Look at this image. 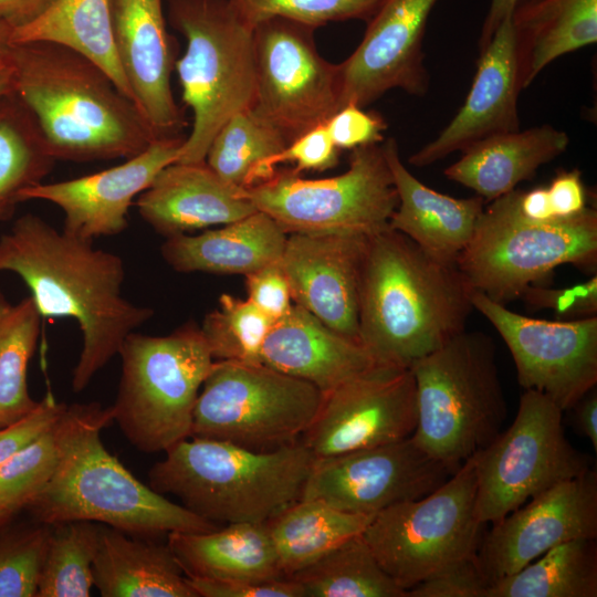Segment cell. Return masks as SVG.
I'll list each match as a JSON object with an SVG mask.
<instances>
[{
    "label": "cell",
    "instance_id": "1",
    "mask_svg": "<svg viewBox=\"0 0 597 597\" xmlns=\"http://www.w3.org/2000/svg\"><path fill=\"white\" fill-rule=\"evenodd\" d=\"M0 272L24 281L42 317L76 321L82 349L72 373L74 392L84 390L118 355L125 338L154 315L153 308L124 296L119 255L33 213L19 217L0 237Z\"/></svg>",
    "mask_w": 597,
    "mask_h": 597
},
{
    "label": "cell",
    "instance_id": "2",
    "mask_svg": "<svg viewBox=\"0 0 597 597\" xmlns=\"http://www.w3.org/2000/svg\"><path fill=\"white\" fill-rule=\"evenodd\" d=\"M473 289L389 227L368 235L358 300L359 343L381 364L410 368L465 329Z\"/></svg>",
    "mask_w": 597,
    "mask_h": 597
},
{
    "label": "cell",
    "instance_id": "3",
    "mask_svg": "<svg viewBox=\"0 0 597 597\" xmlns=\"http://www.w3.org/2000/svg\"><path fill=\"white\" fill-rule=\"evenodd\" d=\"M113 422L111 406L66 405L54 428V473L24 509L36 522L91 521L145 538L220 526L171 502L125 468L102 440L103 429Z\"/></svg>",
    "mask_w": 597,
    "mask_h": 597
},
{
    "label": "cell",
    "instance_id": "4",
    "mask_svg": "<svg viewBox=\"0 0 597 597\" xmlns=\"http://www.w3.org/2000/svg\"><path fill=\"white\" fill-rule=\"evenodd\" d=\"M14 93L55 160L128 159L156 139L135 104L94 62L50 42L13 44Z\"/></svg>",
    "mask_w": 597,
    "mask_h": 597
},
{
    "label": "cell",
    "instance_id": "5",
    "mask_svg": "<svg viewBox=\"0 0 597 597\" xmlns=\"http://www.w3.org/2000/svg\"><path fill=\"white\" fill-rule=\"evenodd\" d=\"M314 458L301 441L272 451L190 437L148 472V485L217 525L266 522L301 500Z\"/></svg>",
    "mask_w": 597,
    "mask_h": 597
},
{
    "label": "cell",
    "instance_id": "6",
    "mask_svg": "<svg viewBox=\"0 0 597 597\" xmlns=\"http://www.w3.org/2000/svg\"><path fill=\"white\" fill-rule=\"evenodd\" d=\"M416 384L415 442L453 474L501 432L507 404L495 345L460 332L410 366Z\"/></svg>",
    "mask_w": 597,
    "mask_h": 597
},
{
    "label": "cell",
    "instance_id": "7",
    "mask_svg": "<svg viewBox=\"0 0 597 597\" xmlns=\"http://www.w3.org/2000/svg\"><path fill=\"white\" fill-rule=\"evenodd\" d=\"M167 18L186 39L175 70L182 101L192 111L177 161L202 163L218 130L253 106V28L238 18L229 0H167Z\"/></svg>",
    "mask_w": 597,
    "mask_h": 597
},
{
    "label": "cell",
    "instance_id": "8",
    "mask_svg": "<svg viewBox=\"0 0 597 597\" xmlns=\"http://www.w3.org/2000/svg\"><path fill=\"white\" fill-rule=\"evenodd\" d=\"M118 355L122 373L111 406L127 441L147 454L190 438L195 405L214 359L200 326L163 336L130 333Z\"/></svg>",
    "mask_w": 597,
    "mask_h": 597
},
{
    "label": "cell",
    "instance_id": "9",
    "mask_svg": "<svg viewBox=\"0 0 597 597\" xmlns=\"http://www.w3.org/2000/svg\"><path fill=\"white\" fill-rule=\"evenodd\" d=\"M513 191V190H512ZM512 191L484 206L474 233L455 265L469 285L506 305L557 266L593 270L597 263V212L544 223L522 220Z\"/></svg>",
    "mask_w": 597,
    "mask_h": 597
},
{
    "label": "cell",
    "instance_id": "10",
    "mask_svg": "<svg viewBox=\"0 0 597 597\" xmlns=\"http://www.w3.org/2000/svg\"><path fill=\"white\" fill-rule=\"evenodd\" d=\"M322 392L263 363L214 360L193 410L191 436L272 451L300 441Z\"/></svg>",
    "mask_w": 597,
    "mask_h": 597
},
{
    "label": "cell",
    "instance_id": "11",
    "mask_svg": "<svg viewBox=\"0 0 597 597\" xmlns=\"http://www.w3.org/2000/svg\"><path fill=\"white\" fill-rule=\"evenodd\" d=\"M256 210L287 233L371 235L389 227L398 196L383 146L352 149L345 172L305 179L293 169L275 170L243 189Z\"/></svg>",
    "mask_w": 597,
    "mask_h": 597
},
{
    "label": "cell",
    "instance_id": "12",
    "mask_svg": "<svg viewBox=\"0 0 597 597\" xmlns=\"http://www.w3.org/2000/svg\"><path fill=\"white\" fill-rule=\"evenodd\" d=\"M473 455L431 493L375 514L363 537L383 569L407 591L446 565L474 557L481 524Z\"/></svg>",
    "mask_w": 597,
    "mask_h": 597
},
{
    "label": "cell",
    "instance_id": "13",
    "mask_svg": "<svg viewBox=\"0 0 597 597\" xmlns=\"http://www.w3.org/2000/svg\"><path fill=\"white\" fill-rule=\"evenodd\" d=\"M563 412L544 394L524 390L512 425L473 454L481 524L501 520L534 495L593 468L567 440Z\"/></svg>",
    "mask_w": 597,
    "mask_h": 597
},
{
    "label": "cell",
    "instance_id": "14",
    "mask_svg": "<svg viewBox=\"0 0 597 597\" xmlns=\"http://www.w3.org/2000/svg\"><path fill=\"white\" fill-rule=\"evenodd\" d=\"M315 30L284 18L253 28L256 90L251 111L287 143L325 124L341 108L339 64L320 54Z\"/></svg>",
    "mask_w": 597,
    "mask_h": 597
},
{
    "label": "cell",
    "instance_id": "15",
    "mask_svg": "<svg viewBox=\"0 0 597 597\" xmlns=\"http://www.w3.org/2000/svg\"><path fill=\"white\" fill-rule=\"evenodd\" d=\"M473 308L498 331L514 360L517 381L563 411L597 384V316L546 321L519 314L473 290Z\"/></svg>",
    "mask_w": 597,
    "mask_h": 597
},
{
    "label": "cell",
    "instance_id": "16",
    "mask_svg": "<svg viewBox=\"0 0 597 597\" xmlns=\"http://www.w3.org/2000/svg\"><path fill=\"white\" fill-rule=\"evenodd\" d=\"M416 425L411 369L378 363L322 394L300 441L316 460L404 440Z\"/></svg>",
    "mask_w": 597,
    "mask_h": 597
},
{
    "label": "cell",
    "instance_id": "17",
    "mask_svg": "<svg viewBox=\"0 0 597 597\" xmlns=\"http://www.w3.org/2000/svg\"><path fill=\"white\" fill-rule=\"evenodd\" d=\"M450 475L409 437L314 460L301 499L318 500L347 513L375 515L431 493Z\"/></svg>",
    "mask_w": 597,
    "mask_h": 597
},
{
    "label": "cell",
    "instance_id": "18",
    "mask_svg": "<svg viewBox=\"0 0 597 597\" xmlns=\"http://www.w3.org/2000/svg\"><path fill=\"white\" fill-rule=\"evenodd\" d=\"M492 523L475 561L489 584L520 570L556 545L597 538V471L591 468L534 495Z\"/></svg>",
    "mask_w": 597,
    "mask_h": 597
},
{
    "label": "cell",
    "instance_id": "19",
    "mask_svg": "<svg viewBox=\"0 0 597 597\" xmlns=\"http://www.w3.org/2000/svg\"><path fill=\"white\" fill-rule=\"evenodd\" d=\"M438 0H386L367 22L356 50L342 63L341 107H365L387 91L422 96L429 86L422 40Z\"/></svg>",
    "mask_w": 597,
    "mask_h": 597
},
{
    "label": "cell",
    "instance_id": "20",
    "mask_svg": "<svg viewBox=\"0 0 597 597\" xmlns=\"http://www.w3.org/2000/svg\"><path fill=\"white\" fill-rule=\"evenodd\" d=\"M185 137L156 138L138 155L91 175L42 181L22 191L21 202L42 200L55 205L63 213L62 230L83 240L119 234L128 226L133 201L163 168L177 161Z\"/></svg>",
    "mask_w": 597,
    "mask_h": 597
},
{
    "label": "cell",
    "instance_id": "21",
    "mask_svg": "<svg viewBox=\"0 0 597 597\" xmlns=\"http://www.w3.org/2000/svg\"><path fill=\"white\" fill-rule=\"evenodd\" d=\"M109 10L115 51L133 103L155 138L181 135L186 118L171 88L176 46L163 0H109Z\"/></svg>",
    "mask_w": 597,
    "mask_h": 597
},
{
    "label": "cell",
    "instance_id": "22",
    "mask_svg": "<svg viewBox=\"0 0 597 597\" xmlns=\"http://www.w3.org/2000/svg\"><path fill=\"white\" fill-rule=\"evenodd\" d=\"M367 238L349 233H291L279 261L293 303L357 343L359 283Z\"/></svg>",
    "mask_w": 597,
    "mask_h": 597
},
{
    "label": "cell",
    "instance_id": "23",
    "mask_svg": "<svg viewBox=\"0 0 597 597\" xmlns=\"http://www.w3.org/2000/svg\"><path fill=\"white\" fill-rule=\"evenodd\" d=\"M521 91L511 14L480 50L471 88L455 116L432 142L412 154L409 163L426 167L480 139L520 129L516 105Z\"/></svg>",
    "mask_w": 597,
    "mask_h": 597
},
{
    "label": "cell",
    "instance_id": "24",
    "mask_svg": "<svg viewBox=\"0 0 597 597\" xmlns=\"http://www.w3.org/2000/svg\"><path fill=\"white\" fill-rule=\"evenodd\" d=\"M142 219L165 238L221 226L256 211L243 188L222 179L206 161H175L136 198Z\"/></svg>",
    "mask_w": 597,
    "mask_h": 597
},
{
    "label": "cell",
    "instance_id": "25",
    "mask_svg": "<svg viewBox=\"0 0 597 597\" xmlns=\"http://www.w3.org/2000/svg\"><path fill=\"white\" fill-rule=\"evenodd\" d=\"M383 149L398 196L389 228L436 261L455 265L474 233L485 201L479 196L453 198L422 184L401 161L394 138L387 139Z\"/></svg>",
    "mask_w": 597,
    "mask_h": 597
},
{
    "label": "cell",
    "instance_id": "26",
    "mask_svg": "<svg viewBox=\"0 0 597 597\" xmlns=\"http://www.w3.org/2000/svg\"><path fill=\"white\" fill-rule=\"evenodd\" d=\"M261 362L311 383L322 394L378 364L363 345L338 334L295 303L270 328Z\"/></svg>",
    "mask_w": 597,
    "mask_h": 597
},
{
    "label": "cell",
    "instance_id": "27",
    "mask_svg": "<svg viewBox=\"0 0 597 597\" xmlns=\"http://www.w3.org/2000/svg\"><path fill=\"white\" fill-rule=\"evenodd\" d=\"M287 233L269 214L255 212L196 235L166 238L161 256L177 272L247 275L279 263Z\"/></svg>",
    "mask_w": 597,
    "mask_h": 597
},
{
    "label": "cell",
    "instance_id": "28",
    "mask_svg": "<svg viewBox=\"0 0 597 597\" xmlns=\"http://www.w3.org/2000/svg\"><path fill=\"white\" fill-rule=\"evenodd\" d=\"M568 143L567 134L551 125L495 134L464 148L443 172L490 202L531 179L541 166L563 154Z\"/></svg>",
    "mask_w": 597,
    "mask_h": 597
},
{
    "label": "cell",
    "instance_id": "29",
    "mask_svg": "<svg viewBox=\"0 0 597 597\" xmlns=\"http://www.w3.org/2000/svg\"><path fill=\"white\" fill-rule=\"evenodd\" d=\"M93 582L103 597H197L169 545L102 525Z\"/></svg>",
    "mask_w": 597,
    "mask_h": 597
},
{
    "label": "cell",
    "instance_id": "30",
    "mask_svg": "<svg viewBox=\"0 0 597 597\" xmlns=\"http://www.w3.org/2000/svg\"><path fill=\"white\" fill-rule=\"evenodd\" d=\"M167 544L187 577L264 580L282 573L265 522L208 532H171Z\"/></svg>",
    "mask_w": 597,
    "mask_h": 597
},
{
    "label": "cell",
    "instance_id": "31",
    "mask_svg": "<svg viewBox=\"0 0 597 597\" xmlns=\"http://www.w3.org/2000/svg\"><path fill=\"white\" fill-rule=\"evenodd\" d=\"M522 90L554 60L597 41V0H523L512 12Z\"/></svg>",
    "mask_w": 597,
    "mask_h": 597
},
{
    "label": "cell",
    "instance_id": "32",
    "mask_svg": "<svg viewBox=\"0 0 597 597\" xmlns=\"http://www.w3.org/2000/svg\"><path fill=\"white\" fill-rule=\"evenodd\" d=\"M11 40L13 44L50 42L76 51L98 65L132 101L115 51L109 0H54L35 20L14 29Z\"/></svg>",
    "mask_w": 597,
    "mask_h": 597
},
{
    "label": "cell",
    "instance_id": "33",
    "mask_svg": "<svg viewBox=\"0 0 597 597\" xmlns=\"http://www.w3.org/2000/svg\"><path fill=\"white\" fill-rule=\"evenodd\" d=\"M373 516L301 499L265 523L279 566L290 577L350 537L363 534Z\"/></svg>",
    "mask_w": 597,
    "mask_h": 597
},
{
    "label": "cell",
    "instance_id": "34",
    "mask_svg": "<svg viewBox=\"0 0 597 597\" xmlns=\"http://www.w3.org/2000/svg\"><path fill=\"white\" fill-rule=\"evenodd\" d=\"M55 161L23 101L14 92L0 96V222L13 214L22 191L42 182Z\"/></svg>",
    "mask_w": 597,
    "mask_h": 597
},
{
    "label": "cell",
    "instance_id": "35",
    "mask_svg": "<svg viewBox=\"0 0 597 597\" xmlns=\"http://www.w3.org/2000/svg\"><path fill=\"white\" fill-rule=\"evenodd\" d=\"M596 538L554 546L520 570L492 583L486 597H596Z\"/></svg>",
    "mask_w": 597,
    "mask_h": 597
},
{
    "label": "cell",
    "instance_id": "36",
    "mask_svg": "<svg viewBox=\"0 0 597 597\" xmlns=\"http://www.w3.org/2000/svg\"><path fill=\"white\" fill-rule=\"evenodd\" d=\"M290 577L302 586L305 597H406L379 565L363 534Z\"/></svg>",
    "mask_w": 597,
    "mask_h": 597
},
{
    "label": "cell",
    "instance_id": "37",
    "mask_svg": "<svg viewBox=\"0 0 597 597\" xmlns=\"http://www.w3.org/2000/svg\"><path fill=\"white\" fill-rule=\"evenodd\" d=\"M41 320L31 295L11 304L0 292V427L24 416L38 404L30 396L27 371Z\"/></svg>",
    "mask_w": 597,
    "mask_h": 597
},
{
    "label": "cell",
    "instance_id": "38",
    "mask_svg": "<svg viewBox=\"0 0 597 597\" xmlns=\"http://www.w3.org/2000/svg\"><path fill=\"white\" fill-rule=\"evenodd\" d=\"M102 525L69 521L51 525L36 597H88Z\"/></svg>",
    "mask_w": 597,
    "mask_h": 597
},
{
    "label": "cell",
    "instance_id": "39",
    "mask_svg": "<svg viewBox=\"0 0 597 597\" xmlns=\"http://www.w3.org/2000/svg\"><path fill=\"white\" fill-rule=\"evenodd\" d=\"M289 143L251 109L233 115L214 135L205 161L222 179L239 188L253 185L260 165Z\"/></svg>",
    "mask_w": 597,
    "mask_h": 597
},
{
    "label": "cell",
    "instance_id": "40",
    "mask_svg": "<svg viewBox=\"0 0 597 597\" xmlns=\"http://www.w3.org/2000/svg\"><path fill=\"white\" fill-rule=\"evenodd\" d=\"M273 323L248 298L224 293L200 329L214 360L262 363L261 349Z\"/></svg>",
    "mask_w": 597,
    "mask_h": 597
},
{
    "label": "cell",
    "instance_id": "41",
    "mask_svg": "<svg viewBox=\"0 0 597 597\" xmlns=\"http://www.w3.org/2000/svg\"><path fill=\"white\" fill-rule=\"evenodd\" d=\"M386 0H229L238 18L254 28L270 18L290 19L318 28L329 22H368Z\"/></svg>",
    "mask_w": 597,
    "mask_h": 597
},
{
    "label": "cell",
    "instance_id": "42",
    "mask_svg": "<svg viewBox=\"0 0 597 597\" xmlns=\"http://www.w3.org/2000/svg\"><path fill=\"white\" fill-rule=\"evenodd\" d=\"M50 531L39 522L0 528V597H36Z\"/></svg>",
    "mask_w": 597,
    "mask_h": 597
},
{
    "label": "cell",
    "instance_id": "43",
    "mask_svg": "<svg viewBox=\"0 0 597 597\" xmlns=\"http://www.w3.org/2000/svg\"><path fill=\"white\" fill-rule=\"evenodd\" d=\"M54 428L0 464L1 509L15 515L51 480L57 462Z\"/></svg>",
    "mask_w": 597,
    "mask_h": 597
},
{
    "label": "cell",
    "instance_id": "44",
    "mask_svg": "<svg viewBox=\"0 0 597 597\" xmlns=\"http://www.w3.org/2000/svg\"><path fill=\"white\" fill-rule=\"evenodd\" d=\"M338 153L325 124L316 126L266 158L258 168L252 186L269 179L275 172V167L283 163L294 164L292 169L297 174L333 168L338 163Z\"/></svg>",
    "mask_w": 597,
    "mask_h": 597
},
{
    "label": "cell",
    "instance_id": "45",
    "mask_svg": "<svg viewBox=\"0 0 597 597\" xmlns=\"http://www.w3.org/2000/svg\"><path fill=\"white\" fill-rule=\"evenodd\" d=\"M489 584L474 557L452 562L406 591V597H486Z\"/></svg>",
    "mask_w": 597,
    "mask_h": 597
},
{
    "label": "cell",
    "instance_id": "46",
    "mask_svg": "<svg viewBox=\"0 0 597 597\" xmlns=\"http://www.w3.org/2000/svg\"><path fill=\"white\" fill-rule=\"evenodd\" d=\"M521 298L531 310H549L557 316L584 318L597 316V275L562 289L528 286Z\"/></svg>",
    "mask_w": 597,
    "mask_h": 597
},
{
    "label": "cell",
    "instance_id": "47",
    "mask_svg": "<svg viewBox=\"0 0 597 597\" xmlns=\"http://www.w3.org/2000/svg\"><path fill=\"white\" fill-rule=\"evenodd\" d=\"M65 408L48 392L28 413L0 427V464L53 429Z\"/></svg>",
    "mask_w": 597,
    "mask_h": 597
},
{
    "label": "cell",
    "instance_id": "48",
    "mask_svg": "<svg viewBox=\"0 0 597 597\" xmlns=\"http://www.w3.org/2000/svg\"><path fill=\"white\" fill-rule=\"evenodd\" d=\"M325 127L338 149H354L383 142L387 125L379 114L346 104L325 123Z\"/></svg>",
    "mask_w": 597,
    "mask_h": 597
},
{
    "label": "cell",
    "instance_id": "49",
    "mask_svg": "<svg viewBox=\"0 0 597 597\" xmlns=\"http://www.w3.org/2000/svg\"><path fill=\"white\" fill-rule=\"evenodd\" d=\"M197 597H305L302 586L291 577L264 580L187 577Z\"/></svg>",
    "mask_w": 597,
    "mask_h": 597
},
{
    "label": "cell",
    "instance_id": "50",
    "mask_svg": "<svg viewBox=\"0 0 597 597\" xmlns=\"http://www.w3.org/2000/svg\"><path fill=\"white\" fill-rule=\"evenodd\" d=\"M244 277L247 298L274 322L290 311L293 300L287 280L279 263L262 268Z\"/></svg>",
    "mask_w": 597,
    "mask_h": 597
},
{
    "label": "cell",
    "instance_id": "51",
    "mask_svg": "<svg viewBox=\"0 0 597 597\" xmlns=\"http://www.w3.org/2000/svg\"><path fill=\"white\" fill-rule=\"evenodd\" d=\"M555 218H570L586 208V189L577 169L559 172L546 188Z\"/></svg>",
    "mask_w": 597,
    "mask_h": 597
},
{
    "label": "cell",
    "instance_id": "52",
    "mask_svg": "<svg viewBox=\"0 0 597 597\" xmlns=\"http://www.w3.org/2000/svg\"><path fill=\"white\" fill-rule=\"evenodd\" d=\"M512 197L516 214L526 222L544 223L557 219L553 213L547 189L544 187L528 191L514 189Z\"/></svg>",
    "mask_w": 597,
    "mask_h": 597
},
{
    "label": "cell",
    "instance_id": "53",
    "mask_svg": "<svg viewBox=\"0 0 597 597\" xmlns=\"http://www.w3.org/2000/svg\"><path fill=\"white\" fill-rule=\"evenodd\" d=\"M54 0H0V22L13 30L40 17Z\"/></svg>",
    "mask_w": 597,
    "mask_h": 597
},
{
    "label": "cell",
    "instance_id": "54",
    "mask_svg": "<svg viewBox=\"0 0 597 597\" xmlns=\"http://www.w3.org/2000/svg\"><path fill=\"white\" fill-rule=\"evenodd\" d=\"M574 425L597 451V392L596 387L582 397L573 407Z\"/></svg>",
    "mask_w": 597,
    "mask_h": 597
},
{
    "label": "cell",
    "instance_id": "55",
    "mask_svg": "<svg viewBox=\"0 0 597 597\" xmlns=\"http://www.w3.org/2000/svg\"><path fill=\"white\" fill-rule=\"evenodd\" d=\"M521 1L523 0H491L479 38V50L486 45L499 25L506 17L512 14L514 8Z\"/></svg>",
    "mask_w": 597,
    "mask_h": 597
},
{
    "label": "cell",
    "instance_id": "56",
    "mask_svg": "<svg viewBox=\"0 0 597 597\" xmlns=\"http://www.w3.org/2000/svg\"><path fill=\"white\" fill-rule=\"evenodd\" d=\"M13 29L4 23L0 22V65L9 63L10 54L12 51V35Z\"/></svg>",
    "mask_w": 597,
    "mask_h": 597
},
{
    "label": "cell",
    "instance_id": "57",
    "mask_svg": "<svg viewBox=\"0 0 597 597\" xmlns=\"http://www.w3.org/2000/svg\"><path fill=\"white\" fill-rule=\"evenodd\" d=\"M14 91L13 70L10 63L0 65V96L10 94Z\"/></svg>",
    "mask_w": 597,
    "mask_h": 597
},
{
    "label": "cell",
    "instance_id": "58",
    "mask_svg": "<svg viewBox=\"0 0 597 597\" xmlns=\"http://www.w3.org/2000/svg\"><path fill=\"white\" fill-rule=\"evenodd\" d=\"M13 516L14 514L0 507V528L9 524L12 521Z\"/></svg>",
    "mask_w": 597,
    "mask_h": 597
}]
</instances>
